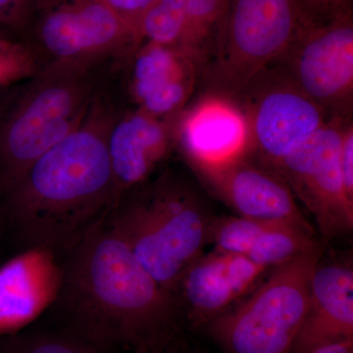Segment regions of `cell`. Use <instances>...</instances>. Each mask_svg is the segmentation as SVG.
I'll return each mask as SVG.
<instances>
[{
  "label": "cell",
  "mask_w": 353,
  "mask_h": 353,
  "mask_svg": "<svg viewBox=\"0 0 353 353\" xmlns=\"http://www.w3.org/2000/svg\"><path fill=\"white\" fill-rule=\"evenodd\" d=\"M57 303L63 330L103 352H157L179 340L183 313L176 297L139 264L105 216L66 248Z\"/></svg>",
  "instance_id": "obj_1"
},
{
  "label": "cell",
  "mask_w": 353,
  "mask_h": 353,
  "mask_svg": "<svg viewBox=\"0 0 353 353\" xmlns=\"http://www.w3.org/2000/svg\"><path fill=\"white\" fill-rule=\"evenodd\" d=\"M347 119H329L272 171L312 214L324 241L348 234L353 228V202L345 194L339 162L341 132Z\"/></svg>",
  "instance_id": "obj_10"
},
{
  "label": "cell",
  "mask_w": 353,
  "mask_h": 353,
  "mask_svg": "<svg viewBox=\"0 0 353 353\" xmlns=\"http://www.w3.org/2000/svg\"><path fill=\"white\" fill-rule=\"evenodd\" d=\"M339 162L345 194L353 202V125L352 118L345 120L341 132Z\"/></svg>",
  "instance_id": "obj_23"
},
{
  "label": "cell",
  "mask_w": 353,
  "mask_h": 353,
  "mask_svg": "<svg viewBox=\"0 0 353 353\" xmlns=\"http://www.w3.org/2000/svg\"><path fill=\"white\" fill-rule=\"evenodd\" d=\"M212 218L192 185L169 172L123 194L105 215L139 264L174 296L208 243Z\"/></svg>",
  "instance_id": "obj_4"
},
{
  "label": "cell",
  "mask_w": 353,
  "mask_h": 353,
  "mask_svg": "<svg viewBox=\"0 0 353 353\" xmlns=\"http://www.w3.org/2000/svg\"><path fill=\"white\" fill-rule=\"evenodd\" d=\"M320 250L309 223L277 222L260 234L246 256L262 268L271 270Z\"/></svg>",
  "instance_id": "obj_19"
},
{
  "label": "cell",
  "mask_w": 353,
  "mask_h": 353,
  "mask_svg": "<svg viewBox=\"0 0 353 353\" xmlns=\"http://www.w3.org/2000/svg\"><path fill=\"white\" fill-rule=\"evenodd\" d=\"M0 353H108L66 330L21 332L0 339Z\"/></svg>",
  "instance_id": "obj_20"
},
{
  "label": "cell",
  "mask_w": 353,
  "mask_h": 353,
  "mask_svg": "<svg viewBox=\"0 0 353 353\" xmlns=\"http://www.w3.org/2000/svg\"><path fill=\"white\" fill-rule=\"evenodd\" d=\"M190 167L208 190L238 215L268 222L308 223L289 185L248 158Z\"/></svg>",
  "instance_id": "obj_11"
},
{
  "label": "cell",
  "mask_w": 353,
  "mask_h": 353,
  "mask_svg": "<svg viewBox=\"0 0 353 353\" xmlns=\"http://www.w3.org/2000/svg\"><path fill=\"white\" fill-rule=\"evenodd\" d=\"M63 271L52 250L29 248L0 266V339L25 331L57 303Z\"/></svg>",
  "instance_id": "obj_15"
},
{
  "label": "cell",
  "mask_w": 353,
  "mask_h": 353,
  "mask_svg": "<svg viewBox=\"0 0 353 353\" xmlns=\"http://www.w3.org/2000/svg\"><path fill=\"white\" fill-rule=\"evenodd\" d=\"M25 0H0V15H6L16 24Z\"/></svg>",
  "instance_id": "obj_25"
},
{
  "label": "cell",
  "mask_w": 353,
  "mask_h": 353,
  "mask_svg": "<svg viewBox=\"0 0 353 353\" xmlns=\"http://www.w3.org/2000/svg\"><path fill=\"white\" fill-rule=\"evenodd\" d=\"M274 223L277 222L240 215L213 217L209 226L208 243H212L215 252L246 255L260 234Z\"/></svg>",
  "instance_id": "obj_21"
},
{
  "label": "cell",
  "mask_w": 353,
  "mask_h": 353,
  "mask_svg": "<svg viewBox=\"0 0 353 353\" xmlns=\"http://www.w3.org/2000/svg\"><path fill=\"white\" fill-rule=\"evenodd\" d=\"M234 101L248 122L246 158L270 171L331 119L324 109L272 66L252 79Z\"/></svg>",
  "instance_id": "obj_8"
},
{
  "label": "cell",
  "mask_w": 353,
  "mask_h": 353,
  "mask_svg": "<svg viewBox=\"0 0 353 353\" xmlns=\"http://www.w3.org/2000/svg\"><path fill=\"white\" fill-rule=\"evenodd\" d=\"M143 353H181L178 348V341L172 343L169 347L162 348V350H157V352H143Z\"/></svg>",
  "instance_id": "obj_27"
},
{
  "label": "cell",
  "mask_w": 353,
  "mask_h": 353,
  "mask_svg": "<svg viewBox=\"0 0 353 353\" xmlns=\"http://www.w3.org/2000/svg\"><path fill=\"white\" fill-rule=\"evenodd\" d=\"M176 116L160 119L139 108L122 109L108 141L117 201L129 190L148 182L168 157L175 143Z\"/></svg>",
  "instance_id": "obj_16"
},
{
  "label": "cell",
  "mask_w": 353,
  "mask_h": 353,
  "mask_svg": "<svg viewBox=\"0 0 353 353\" xmlns=\"http://www.w3.org/2000/svg\"><path fill=\"white\" fill-rule=\"evenodd\" d=\"M347 340H353L352 261L326 263L320 259L311 276L307 311L292 353Z\"/></svg>",
  "instance_id": "obj_17"
},
{
  "label": "cell",
  "mask_w": 353,
  "mask_h": 353,
  "mask_svg": "<svg viewBox=\"0 0 353 353\" xmlns=\"http://www.w3.org/2000/svg\"><path fill=\"white\" fill-rule=\"evenodd\" d=\"M121 63L53 65L0 90V192L80 126Z\"/></svg>",
  "instance_id": "obj_3"
},
{
  "label": "cell",
  "mask_w": 353,
  "mask_h": 353,
  "mask_svg": "<svg viewBox=\"0 0 353 353\" xmlns=\"http://www.w3.org/2000/svg\"><path fill=\"white\" fill-rule=\"evenodd\" d=\"M124 68L137 108L160 119L182 112L202 74L201 65L194 57L152 41H143Z\"/></svg>",
  "instance_id": "obj_13"
},
{
  "label": "cell",
  "mask_w": 353,
  "mask_h": 353,
  "mask_svg": "<svg viewBox=\"0 0 353 353\" xmlns=\"http://www.w3.org/2000/svg\"><path fill=\"white\" fill-rule=\"evenodd\" d=\"M308 26L326 24L339 16L352 12V0H299Z\"/></svg>",
  "instance_id": "obj_22"
},
{
  "label": "cell",
  "mask_w": 353,
  "mask_h": 353,
  "mask_svg": "<svg viewBox=\"0 0 353 353\" xmlns=\"http://www.w3.org/2000/svg\"><path fill=\"white\" fill-rule=\"evenodd\" d=\"M321 252L306 253L271 269L252 292L204 329L225 353H292Z\"/></svg>",
  "instance_id": "obj_7"
},
{
  "label": "cell",
  "mask_w": 353,
  "mask_h": 353,
  "mask_svg": "<svg viewBox=\"0 0 353 353\" xmlns=\"http://www.w3.org/2000/svg\"><path fill=\"white\" fill-rule=\"evenodd\" d=\"M267 271L246 255L201 254L183 274L176 289L183 317L194 328H204L252 292Z\"/></svg>",
  "instance_id": "obj_12"
},
{
  "label": "cell",
  "mask_w": 353,
  "mask_h": 353,
  "mask_svg": "<svg viewBox=\"0 0 353 353\" xmlns=\"http://www.w3.org/2000/svg\"><path fill=\"white\" fill-rule=\"evenodd\" d=\"M123 20L139 31V23L157 0H102Z\"/></svg>",
  "instance_id": "obj_24"
},
{
  "label": "cell",
  "mask_w": 353,
  "mask_h": 353,
  "mask_svg": "<svg viewBox=\"0 0 353 353\" xmlns=\"http://www.w3.org/2000/svg\"><path fill=\"white\" fill-rule=\"evenodd\" d=\"M307 26L299 0H227L202 72L204 94L234 101Z\"/></svg>",
  "instance_id": "obj_6"
},
{
  "label": "cell",
  "mask_w": 353,
  "mask_h": 353,
  "mask_svg": "<svg viewBox=\"0 0 353 353\" xmlns=\"http://www.w3.org/2000/svg\"><path fill=\"white\" fill-rule=\"evenodd\" d=\"M330 118L352 117L353 12L307 26L273 62Z\"/></svg>",
  "instance_id": "obj_9"
},
{
  "label": "cell",
  "mask_w": 353,
  "mask_h": 353,
  "mask_svg": "<svg viewBox=\"0 0 353 353\" xmlns=\"http://www.w3.org/2000/svg\"><path fill=\"white\" fill-rule=\"evenodd\" d=\"M174 136L190 166L246 157L250 145L248 122L240 106L213 94L202 95L176 116Z\"/></svg>",
  "instance_id": "obj_14"
},
{
  "label": "cell",
  "mask_w": 353,
  "mask_h": 353,
  "mask_svg": "<svg viewBox=\"0 0 353 353\" xmlns=\"http://www.w3.org/2000/svg\"><path fill=\"white\" fill-rule=\"evenodd\" d=\"M116 85L112 77L80 126L0 192L7 215L29 248H68L117 202L108 145L124 108Z\"/></svg>",
  "instance_id": "obj_2"
},
{
  "label": "cell",
  "mask_w": 353,
  "mask_h": 353,
  "mask_svg": "<svg viewBox=\"0 0 353 353\" xmlns=\"http://www.w3.org/2000/svg\"><path fill=\"white\" fill-rule=\"evenodd\" d=\"M227 0H157L139 26L143 41L187 53L205 67ZM202 75V74H201Z\"/></svg>",
  "instance_id": "obj_18"
},
{
  "label": "cell",
  "mask_w": 353,
  "mask_h": 353,
  "mask_svg": "<svg viewBox=\"0 0 353 353\" xmlns=\"http://www.w3.org/2000/svg\"><path fill=\"white\" fill-rule=\"evenodd\" d=\"M18 41L37 71L53 65L126 61L143 43L102 0H26Z\"/></svg>",
  "instance_id": "obj_5"
},
{
  "label": "cell",
  "mask_w": 353,
  "mask_h": 353,
  "mask_svg": "<svg viewBox=\"0 0 353 353\" xmlns=\"http://www.w3.org/2000/svg\"><path fill=\"white\" fill-rule=\"evenodd\" d=\"M306 353H353V340L328 343Z\"/></svg>",
  "instance_id": "obj_26"
}]
</instances>
